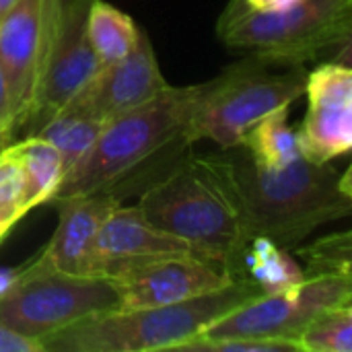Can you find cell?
<instances>
[{
  "instance_id": "6da1fadb",
  "label": "cell",
  "mask_w": 352,
  "mask_h": 352,
  "mask_svg": "<svg viewBox=\"0 0 352 352\" xmlns=\"http://www.w3.org/2000/svg\"><path fill=\"white\" fill-rule=\"evenodd\" d=\"M210 159L233 194L245 243L262 237L289 250L318 227L351 214V169L338 173L305 157L283 169H266L248 153Z\"/></svg>"
},
{
  "instance_id": "7a4b0ae2",
  "label": "cell",
  "mask_w": 352,
  "mask_h": 352,
  "mask_svg": "<svg viewBox=\"0 0 352 352\" xmlns=\"http://www.w3.org/2000/svg\"><path fill=\"white\" fill-rule=\"evenodd\" d=\"M260 295L264 291L254 280L233 278L227 287L188 301L89 316L43 338L41 346L43 352L175 351L214 320Z\"/></svg>"
},
{
  "instance_id": "3957f363",
  "label": "cell",
  "mask_w": 352,
  "mask_h": 352,
  "mask_svg": "<svg viewBox=\"0 0 352 352\" xmlns=\"http://www.w3.org/2000/svg\"><path fill=\"white\" fill-rule=\"evenodd\" d=\"M138 208L161 231L225 264L235 278L248 243L233 194L210 157H192L173 167L140 196Z\"/></svg>"
},
{
  "instance_id": "277c9868",
  "label": "cell",
  "mask_w": 352,
  "mask_h": 352,
  "mask_svg": "<svg viewBox=\"0 0 352 352\" xmlns=\"http://www.w3.org/2000/svg\"><path fill=\"white\" fill-rule=\"evenodd\" d=\"M210 85L212 78L190 87H167L146 103L105 122L93 146L62 177L47 204L109 190L173 140H184V130Z\"/></svg>"
},
{
  "instance_id": "5b68a950",
  "label": "cell",
  "mask_w": 352,
  "mask_h": 352,
  "mask_svg": "<svg viewBox=\"0 0 352 352\" xmlns=\"http://www.w3.org/2000/svg\"><path fill=\"white\" fill-rule=\"evenodd\" d=\"M217 31L223 43L254 50L268 66H303L351 43L352 0H299L283 10H256L245 0H231Z\"/></svg>"
},
{
  "instance_id": "8992f818",
  "label": "cell",
  "mask_w": 352,
  "mask_h": 352,
  "mask_svg": "<svg viewBox=\"0 0 352 352\" xmlns=\"http://www.w3.org/2000/svg\"><path fill=\"white\" fill-rule=\"evenodd\" d=\"M260 58H248L212 78V85L184 130V142L208 138L223 151L241 146L245 134L268 113L291 107L303 93L307 72H266Z\"/></svg>"
},
{
  "instance_id": "52a82bcc",
  "label": "cell",
  "mask_w": 352,
  "mask_h": 352,
  "mask_svg": "<svg viewBox=\"0 0 352 352\" xmlns=\"http://www.w3.org/2000/svg\"><path fill=\"white\" fill-rule=\"evenodd\" d=\"M120 309L109 276L68 274L39 256L14 272L0 295V322L33 340H43L89 316Z\"/></svg>"
},
{
  "instance_id": "ba28073f",
  "label": "cell",
  "mask_w": 352,
  "mask_h": 352,
  "mask_svg": "<svg viewBox=\"0 0 352 352\" xmlns=\"http://www.w3.org/2000/svg\"><path fill=\"white\" fill-rule=\"evenodd\" d=\"M352 274H305L303 280L264 293L214 320L204 338H278L295 340L324 309L351 305Z\"/></svg>"
},
{
  "instance_id": "9c48e42d",
  "label": "cell",
  "mask_w": 352,
  "mask_h": 352,
  "mask_svg": "<svg viewBox=\"0 0 352 352\" xmlns=\"http://www.w3.org/2000/svg\"><path fill=\"white\" fill-rule=\"evenodd\" d=\"M60 0H16L0 19V68L12 97L14 128L29 126L45 74Z\"/></svg>"
},
{
  "instance_id": "30bf717a",
  "label": "cell",
  "mask_w": 352,
  "mask_h": 352,
  "mask_svg": "<svg viewBox=\"0 0 352 352\" xmlns=\"http://www.w3.org/2000/svg\"><path fill=\"white\" fill-rule=\"evenodd\" d=\"M109 278L118 289L120 309H138L179 303L223 289L233 274L221 262L196 254H175L126 264Z\"/></svg>"
},
{
  "instance_id": "8fae6325",
  "label": "cell",
  "mask_w": 352,
  "mask_h": 352,
  "mask_svg": "<svg viewBox=\"0 0 352 352\" xmlns=\"http://www.w3.org/2000/svg\"><path fill=\"white\" fill-rule=\"evenodd\" d=\"M93 0H60L37 105L29 122L31 132L64 107L101 68L87 39V12Z\"/></svg>"
},
{
  "instance_id": "7c38bea8",
  "label": "cell",
  "mask_w": 352,
  "mask_h": 352,
  "mask_svg": "<svg viewBox=\"0 0 352 352\" xmlns=\"http://www.w3.org/2000/svg\"><path fill=\"white\" fill-rule=\"evenodd\" d=\"M167 87L169 85L161 74L151 39L142 29H138L132 50L118 62L101 66L64 107L105 124L146 103Z\"/></svg>"
},
{
  "instance_id": "4fadbf2b",
  "label": "cell",
  "mask_w": 352,
  "mask_h": 352,
  "mask_svg": "<svg viewBox=\"0 0 352 352\" xmlns=\"http://www.w3.org/2000/svg\"><path fill=\"white\" fill-rule=\"evenodd\" d=\"M307 113L297 130L301 155L330 163L352 146V72L349 64L328 62L307 74Z\"/></svg>"
},
{
  "instance_id": "5bb4252c",
  "label": "cell",
  "mask_w": 352,
  "mask_h": 352,
  "mask_svg": "<svg viewBox=\"0 0 352 352\" xmlns=\"http://www.w3.org/2000/svg\"><path fill=\"white\" fill-rule=\"evenodd\" d=\"M175 254H196L190 243L184 239L161 231L155 227L142 210L136 206H116L103 221L93 250V274L109 276L113 270L157 258V256H175ZM204 258V256H202Z\"/></svg>"
},
{
  "instance_id": "9a60e30c",
  "label": "cell",
  "mask_w": 352,
  "mask_h": 352,
  "mask_svg": "<svg viewBox=\"0 0 352 352\" xmlns=\"http://www.w3.org/2000/svg\"><path fill=\"white\" fill-rule=\"evenodd\" d=\"M52 204L58 208L60 221L54 237L43 248L39 258L52 268L68 274H93L95 239L103 221L120 202L107 194V190H103L85 196L62 198Z\"/></svg>"
},
{
  "instance_id": "2e32d148",
  "label": "cell",
  "mask_w": 352,
  "mask_h": 352,
  "mask_svg": "<svg viewBox=\"0 0 352 352\" xmlns=\"http://www.w3.org/2000/svg\"><path fill=\"white\" fill-rule=\"evenodd\" d=\"M8 146L23 171V204L29 212L31 208L45 204L54 196L64 177V165L60 153L47 140L35 134L10 142Z\"/></svg>"
},
{
  "instance_id": "e0dca14e",
  "label": "cell",
  "mask_w": 352,
  "mask_h": 352,
  "mask_svg": "<svg viewBox=\"0 0 352 352\" xmlns=\"http://www.w3.org/2000/svg\"><path fill=\"white\" fill-rule=\"evenodd\" d=\"M103 126L105 124L95 118H89L70 107H60L45 122H41L31 134L47 140L60 153L64 175H66L93 146Z\"/></svg>"
},
{
  "instance_id": "ac0fdd59",
  "label": "cell",
  "mask_w": 352,
  "mask_h": 352,
  "mask_svg": "<svg viewBox=\"0 0 352 352\" xmlns=\"http://www.w3.org/2000/svg\"><path fill=\"white\" fill-rule=\"evenodd\" d=\"M138 29L140 27H136L120 8L101 0L91 2L87 12V39L99 66H107L124 58L132 50Z\"/></svg>"
},
{
  "instance_id": "d6986e66",
  "label": "cell",
  "mask_w": 352,
  "mask_h": 352,
  "mask_svg": "<svg viewBox=\"0 0 352 352\" xmlns=\"http://www.w3.org/2000/svg\"><path fill=\"white\" fill-rule=\"evenodd\" d=\"M289 107H280L262 118L243 138L241 146L248 155L266 169H283L301 155L297 130L287 124Z\"/></svg>"
},
{
  "instance_id": "ffe728a7",
  "label": "cell",
  "mask_w": 352,
  "mask_h": 352,
  "mask_svg": "<svg viewBox=\"0 0 352 352\" xmlns=\"http://www.w3.org/2000/svg\"><path fill=\"white\" fill-rule=\"evenodd\" d=\"M235 278H250L264 293H272L303 280L305 272L293 262L287 250L260 237L250 241L243 250Z\"/></svg>"
},
{
  "instance_id": "44dd1931",
  "label": "cell",
  "mask_w": 352,
  "mask_h": 352,
  "mask_svg": "<svg viewBox=\"0 0 352 352\" xmlns=\"http://www.w3.org/2000/svg\"><path fill=\"white\" fill-rule=\"evenodd\" d=\"M301 352H352V305L318 314L297 336Z\"/></svg>"
},
{
  "instance_id": "7402d4cb",
  "label": "cell",
  "mask_w": 352,
  "mask_h": 352,
  "mask_svg": "<svg viewBox=\"0 0 352 352\" xmlns=\"http://www.w3.org/2000/svg\"><path fill=\"white\" fill-rule=\"evenodd\" d=\"M351 231L328 235L299 250L307 262L305 274H351Z\"/></svg>"
},
{
  "instance_id": "603a6c76",
  "label": "cell",
  "mask_w": 352,
  "mask_h": 352,
  "mask_svg": "<svg viewBox=\"0 0 352 352\" xmlns=\"http://www.w3.org/2000/svg\"><path fill=\"white\" fill-rule=\"evenodd\" d=\"M175 351L196 352H301L295 340L278 338H204L194 336L188 342H182Z\"/></svg>"
},
{
  "instance_id": "cb8c5ba5",
  "label": "cell",
  "mask_w": 352,
  "mask_h": 352,
  "mask_svg": "<svg viewBox=\"0 0 352 352\" xmlns=\"http://www.w3.org/2000/svg\"><path fill=\"white\" fill-rule=\"evenodd\" d=\"M23 196H25L23 171H21L10 146H6L0 151V206L21 208L27 214Z\"/></svg>"
},
{
  "instance_id": "d4e9b609",
  "label": "cell",
  "mask_w": 352,
  "mask_h": 352,
  "mask_svg": "<svg viewBox=\"0 0 352 352\" xmlns=\"http://www.w3.org/2000/svg\"><path fill=\"white\" fill-rule=\"evenodd\" d=\"M0 352H43L39 340L16 334L0 322Z\"/></svg>"
},
{
  "instance_id": "484cf974",
  "label": "cell",
  "mask_w": 352,
  "mask_h": 352,
  "mask_svg": "<svg viewBox=\"0 0 352 352\" xmlns=\"http://www.w3.org/2000/svg\"><path fill=\"white\" fill-rule=\"evenodd\" d=\"M0 132H6L10 138H14L16 128L12 120V97H10V87L6 80L4 70L0 68Z\"/></svg>"
},
{
  "instance_id": "4316f807",
  "label": "cell",
  "mask_w": 352,
  "mask_h": 352,
  "mask_svg": "<svg viewBox=\"0 0 352 352\" xmlns=\"http://www.w3.org/2000/svg\"><path fill=\"white\" fill-rule=\"evenodd\" d=\"M25 217V212L21 208H12V206H0V241L6 237V233Z\"/></svg>"
},
{
  "instance_id": "83f0119b",
  "label": "cell",
  "mask_w": 352,
  "mask_h": 352,
  "mask_svg": "<svg viewBox=\"0 0 352 352\" xmlns=\"http://www.w3.org/2000/svg\"><path fill=\"white\" fill-rule=\"evenodd\" d=\"M245 2L256 10H283L297 4L299 0H245Z\"/></svg>"
},
{
  "instance_id": "f1b7e54d",
  "label": "cell",
  "mask_w": 352,
  "mask_h": 352,
  "mask_svg": "<svg viewBox=\"0 0 352 352\" xmlns=\"http://www.w3.org/2000/svg\"><path fill=\"white\" fill-rule=\"evenodd\" d=\"M12 278H14V272H10V270H0V295H2V291L12 283Z\"/></svg>"
},
{
  "instance_id": "f546056e",
  "label": "cell",
  "mask_w": 352,
  "mask_h": 352,
  "mask_svg": "<svg viewBox=\"0 0 352 352\" xmlns=\"http://www.w3.org/2000/svg\"><path fill=\"white\" fill-rule=\"evenodd\" d=\"M16 4V0H0V19Z\"/></svg>"
},
{
  "instance_id": "4dcf8cb0",
  "label": "cell",
  "mask_w": 352,
  "mask_h": 352,
  "mask_svg": "<svg viewBox=\"0 0 352 352\" xmlns=\"http://www.w3.org/2000/svg\"><path fill=\"white\" fill-rule=\"evenodd\" d=\"M10 142H12V138H10L6 132H0V151H2V148H6Z\"/></svg>"
}]
</instances>
